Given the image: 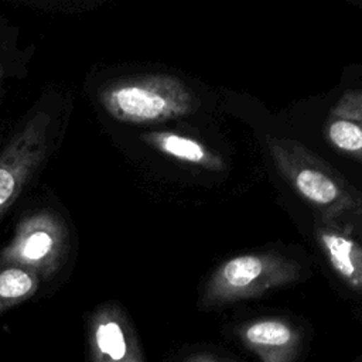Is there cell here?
<instances>
[{"label":"cell","instance_id":"1","mask_svg":"<svg viewBox=\"0 0 362 362\" xmlns=\"http://www.w3.org/2000/svg\"><path fill=\"white\" fill-rule=\"evenodd\" d=\"M270 160L281 178L318 218L338 221L362 216V191L354 187L335 167L288 137H266Z\"/></svg>","mask_w":362,"mask_h":362},{"label":"cell","instance_id":"2","mask_svg":"<svg viewBox=\"0 0 362 362\" xmlns=\"http://www.w3.org/2000/svg\"><path fill=\"white\" fill-rule=\"evenodd\" d=\"M99 102L116 120L160 123L191 115L199 107L194 90L178 76L146 74L120 78L99 90Z\"/></svg>","mask_w":362,"mask_h":362},{"label":"cell","instance_id":"3","mask_svg":"<svg viewBox=\"0 0 362 362\" xmlns=\"http://www.w3.org/2000/svg\"><path fill=\"white\" fill-rule=\"evenodd\" d=\"M301 273L294 259L280 253H242L226 259L212 272L204 286L201 305L215 308L256 298L296 283Z\"/></svg>","mask_w":362,"mask_h":362},{"label":"cell","instance_id":"4","mask_svg":"<svg viewBox=\"0 0 362 362\" xmlns=\"http://www.w3.org/2000/svg\"><path fill=\"white\" fill-rule=\"evenodd\" d=\"M69 252V230L59 214L51 209L21 218L11 240L0 253V266L21 267L40 279L59 272Z\"/></svg>","mask_w":362,"mask_h":362},{"label":"cell","instance_id":"5","mask_svg":"<svg viewBox=\"0 0 362 362\" xmlns=\"http://www.w3.org/2000/svg\"><path fill=\"white\" fill-rule=\"evenodd\" d=\"M51 115L38 112L0 151V216L45 161L51 147Z\"/></svg>","mask_w":362,"mask_h":362},{"label":"cell","instance_id":"6","mask_svg":"<svg viewBox=\"0 0 362 362\" xmlns=\"http://www.w3.org/2000/svg\"><path fill=\"white\" fill-rule=\"evenodd\" d=\"M90 362H144L134 328L116 303L99 305L89 318Z\"/></svg>","mask_w":362,"mask_h":362},{"label":"cell","instance_id":"7","mask_svg":"<svg viewBox=\"0 0 362 362\" xmlns=\"http://www.w3.org/2000/svg\"><path fill=\"white\" fill-rule=\"evenodd\" d=\"M238 337L260 362H294L301 341L298 328L281 317L245 322L238 328Z\"/></svg>","mask_w":362,"mask_h":362},{"label":"cell","instance_id":"8","mask_svg":"<svg viewBox=\"0 0 362 362\" xmlns=\"http://www.w3.org/2000/svg\"><path fill=\"white\" fill-rule=\"evenodd\" d=\"M314 235L332 272L351 290L362 293V245L332 219L317 218Z\"/></svg>","mask_w":362,"mask_h":362},{"label":"cell","instance_id":"9","mask_svg":"<svg viewBox=\"0 0 362 362\" xmlns=\"http://www.w3.org/2000/svg\"><path fill=\"white\" fill-rule=\"evenodd\" d=\"M140 139L153 150L177 161L209 171H222L225 168V163L218 153L191 136L170 130H154L143 133Z\"/></svg>","mask_w":362,"mask_h":362},{"label":"cell","instance_id":"10","mask_svg":"<svg viewBox=\"0 0 362 362\" xmlns=\"http://www.w3.org/2000/svg\"><path fill=\"white\" fill-rule=\"evenodd\" d=\"M41 279L25 269L0 266V314L6 310L31 298Z\"/></svg>","mask_w":362,"mask_h":362},{"label":"cell","instance_id":"11","mask_svg":"<svg viewBox=\"0 0 362 362\" xmlns=\"http://www.w3.org/2000/svg\"><path fill=\"white\" fill-rule=\"evenodd\" d=\"M327 137L337 150L362 161V123L332 117L327 126Z\"/></svg>","mask_w":362,"mask_h":362},{"label":"cell","instance_id":"12","mask_svg":"<svg viewBox=\"0 0 362 362\" xmlns=\"http://www.w3.org/2000/svg\"><path fill=\"white\" fill-rule=\"evenodd\" d=\"M332 117L362 123V89L345 92L332 107Z\"/></svg>","mask_w":362,"mask_h":362},{"label":"cell","instance_id":"13","mask_svg":"<svg viewBox=\"0 0 362 362\" xmlns=\"http://www.w3.org/2000/svg\"><path fill=\"white\" fill-rule=\"evenodd\" d=\"M184 362H223V361L216 359L215 356L208 355V354H195V355H191L189 358H187Z\"/></svg>","mask_w":362,"mask_h":362}]
</instances>
